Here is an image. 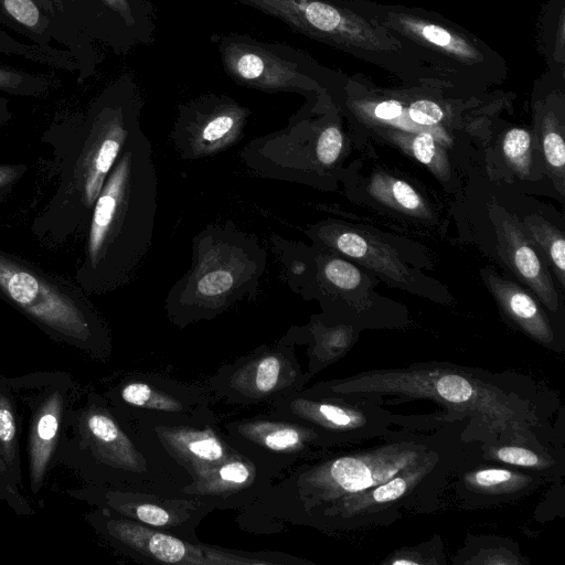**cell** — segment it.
<instances>
[{
  "label": "cell",
  "instance_id": "1",
  "mask_svg": "<svg viewBox=\"0 0 565 565\" xmlns=\"http://www.w3.org/2000/svg\"><path fill=\"white\" fill-rule=\"evenodd\" d=\"M305 391L318 395L369 398L381 403L429 399L441 416L466 425L467 443L513 440L552 446L547 394L529 379L449 362L363 371L318 382Z\"/></svg>",
  "mask_w": 565,
  "mask_h": 565
},
{
  "label": "cell",
  "instance_id": "2",
  "mask_svg": "<svg viewBox=\"0 0 565 565\" xmlns=\"http://www.w3.org/2000/svg\"><path fill=\"white\" fill-rule=\"evenodd\" d=\"M415 418L377 443L337 447L292 467L249 507L238 510L237 524L250 533L277 534L307 522L335 501L380 484L435 451L465 440L466 426L433 416ZM466 441V440H465Z\"/></svg>",
  "mask_w": 565,
  "mask_h": 565
},
{
  "label": "cell",
  "instance_id": "3",
  "mask_svg": "<svg viewBox=\"0 0 565 565\" xmlns=\"http://www.w3.org/2000/svg\"><path fill=\"white\" fill-rule=\"evenodd\" d=\"M158 209L153 151L141 127L125 145L94 204L88 267L94 286L129 282L150 250Z\"/></svg>",
  "mask_w": 565,
  "mask_h": 565
},
{
  "label": "cell",
  "instance_id": "4",
  "mask_svg": "<svg viewBox=\"0 0 565 565\" xmlns=\"http://www.w3.org/2000/svg\"><path fill=\"white\" fill-rule=\"evenodd\" d=\"M266 266V249L254 235L232 224L206 226L193 239L189 270L168 292L169 320L183 329L252 299Z\"/></svg>",
  "mask_w": 565,
  "mask_h": 565
},
{
  "label": "cell",
  "instance_id": "5",
  "mask_svg": "<svg viewBox=\"0 0 565 565\" xmlns=\"http://www.w3.org/2000/svg\"><path fill=\"white\" fill-rule=\"evenodd\" d=\"M467 446L458 439L388 480L335 501L306 526L333 535L387 525L406 512L430 511L449 476L463 460Z\"/></svg>",
  "mask_w": 565,
  "mask_h": 565
},
{
  "label": "cell",
  "instance_id": "6",
  "mask_svg": "<svg viewBox=\"0 0 565 565\" xmlns=\"http://www.w3.org/2000/svg\"><path fill=\"white\" fill-rule=\"evenodd\" d=\"M83 434L110 489L185 497L190 475L164 456L116 409L93 404Z\"/></svg>",
  "mask_w": 565,
  "mask_h": 565
},
{
  "label": "cell",
  "instance_id": "7",
  "mask_svg": "<svg viewBox=\"0 0 565 565\" xmlns=\"http://www.w3.org/2000/svg\"><path fill=\"white\" fill-rule=\"evenodd\" d=\"M100 527L110 543L143 564L169 565H307L310 561L280 551H245L194 542L169 534L110 511Z\"/></svg>",
  "mask_w": 565,
  "mask_h": 565
},
{
  "label": "cell",
  "instance_id": "8",
  "mask_svg": "<svg viewBox=\"0 0 565 565\" xmlns=\"http://www.w3.org/2000/svg\"><path fill=\"white\" fill-rule=\"evenodd\" d=\"M224 72L239 86L265 93H322L321 72L301 51L248 34H213Z\"/></svg>",
  "mask_w": 565,
  "mask_h": 565
},
{
  "label": "cell",
  "instance_id": "9",
  "mask_svg": "<svg viewBox=\"0 0 565 565\" xmlns=\"http://www.w3.org/2000/svg\"><path fill=\"white\" fill-rule=\"evenodd\" d=\"M369 398L327 396L305 390L284 396L265 408L275 416L312 428L327 448L379 440L401 426L403 416Z\"/></svg>",
  "mask_w": 565,
  "mask_h": 565
},
{
  "label": "cell",
  "instance_id": "10",
  "mask_svg": "<svg viewBox=\"0 0 565 565\" xmlns=\"http://www.w3.org/2000/svg\"><path fill=\"white\" fill-rule=\"evenodd\" d=\"M310 380L299 364L295 345L279 340L223 363L206 380L205 386L215 401L232 407L266 408L303 390Z\"/></svg>",
  "mask_w": 565,
  "mask_h": 565
},
{
  "label": "cell",
  "instance_id": "11",
  "mask_svg": "<svg viewBox=\"0 0 565 565\" xmlns=\"http://www.w3.org/2000/svg\"><path fill=\"white\" fill-rule=\"evenodd\" d=\"M143 99L132 77L125 75L97 103L82 162V192L86 207L95 204L125 145L140 128Z\"/></svg>",
  "mask_w": 565,
  "mask_h": 565
},
{
  "label": "cell",
  "instance_id": "12",
  "mask_svg": "<svg viewBox=\"0 0 565 565\" xmlns=\"http://www.w3.org/2000/svg\"><path fill=\"white\" fill-rule=\"evenodd\" d=\"M221 427L231 445L264 467L274 481L329 449L312 428L266 412L221 420Z\"/></svg>",
  "mask_w": 565,
  "mask_h": 565
},
{
  "label": "cell",
  "instance_id": "13",
  "mask_svg": "<svg viewBox=\"0 0 565 565\" xmlns=\"http://www.w3.org/2000/svg\"><path fill=\"white\" fill-rule=\"evenodd\" d=\"M324 43L365 51L398 47L364 18L332 0H237Z\"/></svg>",
  "mask_w": 565,
  "mask_h": 565
},
{
  "label": "cell",
  "instance_id": "14",
  "mask_svg": "<svg viewBox=\"0 0 565 565\" xmlns=\"http://www.w3.org/2000/svg\"><path fill=\"white\" fill-rule=\"evenodd\" d=\"M250 114L227 95H200L178 106L170 138L182 159L215 156L243 138Z\"/></svg>",
  "mask_w": 565,
  "mask_h": 565
},
{
  "label": "cell",
  "instance_id": "15",
  "mask_svg": "<svg viewBox=\"0 0 565 565\" xmlns=\"http://www.w3.org/2000/svg\"><path fill=\"white\" fill-rule=\"evenodd\" d=\"M111 396L115 409L132 418L203 420L217 416L215 398L205 385L157 373L126 377Z\"/></svg>",
  "mask_w": 565,
  "mask_h": 565
},
{
  "label": "cell",
  "instance_id": "16",
  "mask_svg": "<svg viewBox=\"0 0 565 565\" xmlns=\"http://www.w3.org/2000/svg\"><path fill=\"white\" fill-rule=\"evenodd\" d=\"M119 413V412H118ZM124 416L191 479L241 454L231 445L218 416L203 420H171Z\"/></svg>",
  "mask_w": 565,
  "mask_h": 565
},
{
  "label": "cell",
  "instance_id": "17",
  "mask_svg": "<svg viewBox=\"0 0 565 565\" xmlns=\"http://www.w3.org/2000/svg\"><path fill=\"white\" fill-rule=\"evenodd\" d=\"M0 290L54 330L82 341L92 337L89 321L71 297L33 270L1 254Z\"/></svg>",
  "mask_w": 565,
  "mask_h": 565
},
{
  "label": "cell",
  "instance_id": "18",
  "mask_svg": "<svg viewBox=\"0 0 565 565\" xmlns=\"http://www.w3.org/2000/svg\"><path fill=\"white\" fill-rule=\"evenodd\" d=\"M108 511L142 525L194 542L199 524L214 508L201 500L108 489L102 494Z\"/></svg>",
  "mask_w": 565,
  "mask_h": 565
},
{
  "label": "cell",
  "instance_id": "19",
  "mask_svg": "<svg viewBox=\"0 0 565 565\" xmlns=\"http://www.w3.org/2000/svg\"><path fill=\"white\" fill-rule=\"evenodd\" d=\"M273 482L264 467L241 452L195 477L182 491L214 510L238 511L253 504Z\"/></svg>",
  "mask_w": 565,
  "mask_h": 565
},
{
  "label": "cell",
  "instance_id": "20",
  "mask_svg": "<svg viewBox=\"0 0 565 565\" xmlns=\"http://www.w3.org/2000/svg\"><path fill=\"white\" fill-rule=\"evenodd\" d=\"M468 448L463 460L456 467L450 476L455 477L454 486L457 495L466 504L487 505L514 500L530 494L548 478L521 469L505 467L475 465Z\"/></svg>",
  "mask_w": 565,
  "mask_h": 565
},
{
  "label": "cell",
  "instance_id": "21",
  "mask_svg": "<svg viewBox=\"0 0 565 565\" xmlns=\"http://www.w3.org/2000/svg\"><path fill=\"white\" fill-rule=\"evenodd\" d=\"M308 236L316 243L338 250L363 266L393 279L403 288L412 285V276L395 252L370 234L338 223L312 226Z\"/></svg>",
  "mask_w": 565,
  "mask_h": 565
},
{
  "label": "cell",
  "instance_id": "22",
  "mask_svg": "<svg viewBox=\"0 0 565 565\" xmlns=\"http://www.w3.org/2000/svg\"><path fill=\"white\" fill-rule=\"evenodd\" d=\"M499 249L511 269L552 312L558 310V296L548 270L535 252L523 225L505 211L497 224Z\"/></svg>",
  "mask_w": 565,
  "mask_h": 565
},
{
  "label": "cell",
  "instance_id": "23",
  "mask_svg": "<svg viewBox=\"0 0 565 565\" xmlns=\"http://www.w3.org/2000/svg\"><path fill=\"white\" fill-rule=\"evenodd\" d=\"M482 275L493 297L512 322L535 342L557 350L550 320L535 299L523 288L489 268L483 269Z\"/></svg>",
  "mask_w": 565,
  "mask_h": 565
},
{
  "label": "cell",
  "instance_id": "24",
  "mask_svg": "<svg viewBox=\"0 0 565 565\" xmlns=\"http://www.w3.org/2000/svg\"><path fill=\"white\" fill-rule=\"evenodd\" d=\"M358 338L353 326L328 324L313 317L305 327H292L280 339L289 344H306L308 356L307 373L312 379L327 366L335 363L352 348Z\"/></svg>",
  "mask_w": 565,
  "mask_h": 565
},
{
  "label": "cell",
  "instance_id": "25",
  "mask_svg": "<svg viewBox=\"0 0 565 565\" xmlns=\"http://www.w3.org/2000/svg\"><path fill=\"white\" fill-rule=\"evenodd\" d=\"M470 450L480 461L497 462L516 469L539 472L556 479L563 470V456L553 446L513 440L471 444Z\"/></svg>",
  "mask_w": 565,
  "mask_h": 565
},
{
  "label": "cell",
  "instance_id": "26",
  "mask_svg": "<svg viewBox=\"0 0 565 565\" xmlns=\"http://www.w3.org/2000/svg\"><path fill=\"white\" fill-rule=\"evenodd\" d=\"M367 189L373 198L401 213L418 217L431 215L423 196L402 179L377 172L371 177Z\"/></svg>",
  "mask_w": 565,
  "mask_h": 565
},
{
  "label": "cell",
  "instance_id": "27",
  "mask_svg": "<svg viewBox=\"0 0 565 565\" xmlns=\"http://www.w3.org/2000/svg\"><path fill=\"white\" fill-rule=\"evenodd\" d=\"M398 28L416 39L462 61H476L477 50L463 38L450 30L417 18L397 15Z\"/></svg>",
  "mask_w": 565,
  "mask_h": 565
},
{
  "label": "cell",
  "instance_id": "28",
  "mask_svg": "<svg viewBox=\"0 0 565 565\" xmlns=\"http://www.w3.org/2000/svg\"><path fill=\"white\" fill-rule=\"evenodd\" d=\"M388 136L394 143L428 167L437 177L440 179L447 177V157L433 132L416 131L413 134H404L393 131L390 132Z\"/></svg>",
  "mask_w": 565,
  "mask_h": 565
},
{
  "label": "cell",
  "instance_id": "29",
  "mask_svg": "<svg viewBox=\"0 0 565 565\" xmlns=\"http://www.w3.org/2000/svg\"><path fill=\"white\" fill-rule=\"evenodd\" d=\"M60 409V399L52 398L38 418L31 444V466L34 479L41 478L52 454L58 429Z\"/></svg>",
  "mask_w": 565,
  "mask_h": 565
},
{
  "label": "cell",
  "instance_id": "30",
  "mask_svg": "<svg viewBox=\"0 0 565 565\" xmlns=\"http://www.w3.org/2000/svg\"><path fill=\"white\" fill-rule=\"evenodd\" d=\"M529 236L547 256L562 287L565 286V239L564 234L540 216L531 215L522 223Z\"/></svg>",
  "mask_w": 565,
  "mask_h": 565
},
{
  "label": "cell",
  "instance_id": "31",
  "mask_svg": "<svg viewBox=\"0 0 565 565\" xmlns=\"http://www.w3.org/2000/svg\"><path fill=\"white\" fill-rule=\"evenodd\" d=\"M540 143L547 170L557 190L564 194L565 142L563 129L552 114H546L542 118Z\"/></svg>",
  "mask_w": 565,
  "mask_h": 565
},
{
  "label": "cell",
  "instance_id": "32",
  "mask_svg": "<svg viewBox=\"0 0 565 565\" xmlns=\"http://www.w3.org/2000/svg\"><path fill=\"white\" fill-rule=\"evenodd\" d=\"M533 136L524 128L509 129L501 148L505 161L522 178H530L533 168Z\"/></svg>",
  "mask_w": 565,
  "mask_h": 565
},
{
  "label": "cell",
  "instance_id": "33",
  "mask_svg": "<svg viewBox=\"0 0 565 565\" xmlns=\"http://www.w3.org/2000/svg\"><path fill=\"white\" fill-rule=\"evenodd\" d=\"M317 265L318 277L337 290L350 291L361 284V271L344 259L327 256L317 258Z\"/></svg>",
  "mask_w": 565,
  "mask_h": 565
},
{
  "label": "cell",
  "instance_id": "34",
  "mask_svg": "<svg viewBox=\"0 0 565 565\" xmlns=\"http://www.w3.org/2000/svg\"><path fill=\"white\" fill-rule=\"evenodd\" d=\"M383 565H440L446 564L439 539L430 540L416 547L396 550L381 562Z\"/></svg>",
  "mask_w": 565,
  "mask_h": 565
},
{
  "label": "cell",
  "instance_id": "35",
  "mask_svg": "<svg viewBox=\"0 0 565 565\" xmlns=\"http://www.w3.org/2000/svg\"><path fill=\"white\" fill-rule=\"evenodd\" d=\"M344 136L338 124L327 121L320 125L317 145V161L320 170L333 167L341 157Z\"/></svg>",
  "mask_w": 565,
  "mask_h": 565
},
{
  "label": "cell",
  "instance_id": "36",
  "mask_svg": "<svg viewBox=\"0 0 565 565\" xmlns=\"http://www.w3.org/2000/svg\"><path fill=\"white\" fill-rule=\"evenodd\" d=\"M461 564H501V565H520L523 562L516 547L509 546H479L475 548L473 555L460 562Z\"/></svg>",
  "mask_w": 565,
  "mask_h": 565
},
{
  "label": "cell",
  "instance_id": "37",
  "mask_svg": "<svg viewBox=\"0 0 565 565\" xmlns=\"http://www.w3.org/2000/svg\"><path fill=\"white\" fill-rule=\"evenodd\" d=\"M407 115L415 125L424 128L437 125L445 116L443 108L428 99L413 102L407 109Z\"/></svg>",
  "mask_w": 565,
  "mask_h": 565
},
{
  "label": "cell",
  "instance_id": "38",
  "mask_svg": "<svg viewBox=\"0 0 565 565\" xmlns=\"http://www.w3.org/2000/svg\"><path fill=\"white\" fill-rule=\"evenodd\" d=\"M6 11L19 23L35 28L40 22V11L32 0H2Z\"/></svg>",
  "mask_w": 565,
  "mask_h": 565
},
{
  "label": "cell",
  "instance_id": "39",
  "mask_svg": "<svg viewBox=\"0 0 565 565\" xmlns=\"http://www.w3.org/2000/svg\"><path fill=\"white\" fill-rule=\"evenodd\" d=\"M36 83L33 76L0 67V89L13 93L36 92Z\"/></svg>",
  "mask_w": 565,
  "mask_h": 565
},
{
  "label": "cell",
  "instance_id": "40",
  "mask_svg": "<svg viewBox=\"0 0 565 565\" xmlns=\"http://www.w3.org/2000/svg\"><path fill=\"white\" fill-rule=\"evenodd\" d=\"M15 440V423L7 402L0 399V443L9 454L13 452Z\"/></svg>",
  "mask_w": 565,
  "mask_h": 565
},
{
  "label": "cell",
  "instance_id": "41",
  "mask_svg": "<svg viewBox=\"0 0 565 565\" xmlns=\"http://www.w3.org/2000/svg\"><path fill=\"white\" fill-rule=\"evenodd\" d=\"M403 105L398 100H383L373 108V116L380 120L392 121L402 116Z\"/></svg>",
  "mask_w": 565,
  "mask_h": 565
},
{
  "label": "cell",
  "instance_id": "42",
  "mask_svg": "<svg viewBox=\"0 0 565 565\" xmlns=\"http://www.w3.org/2000/svg\"><path fill=\"white\" fill-rule=\"evenodd\" d=\"M18 175V169L14 167L3 166L0 167V186L9 183Z\"/></svg>",
  "mask_w": 565,
  "mask_h": 565
}]
</instances>
